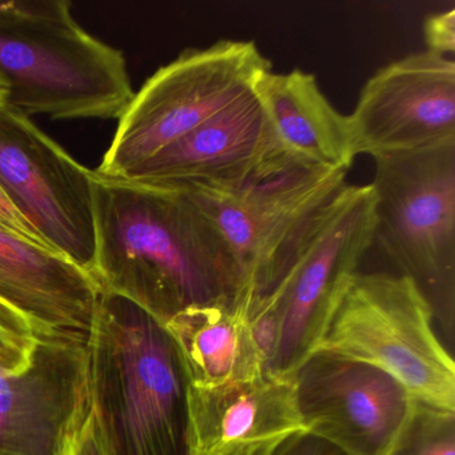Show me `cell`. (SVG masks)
I'll return each instance as SVG.
<instances>
[{"instance_id":"7","label":"cell","mask_w":455,"mask_h":455,"mask_svg":"<svg viewBox=\"0 0 455 455\" xmlns=\"http://www.w3.org/2000/svg\"><path fill=\"white\" fill-rule=\"evenodd\" d=\"M374 231L370 185H346L322 209L268 291L275 295L282 314L281 343L268 371L294 377L315 354L362 258L374 243Z\"/></svg>"},{"instance_id":"23","label":"cell","mask_w":455,"mask_h":455,"mask_svg":"<svg viewBox=\"0 0 455 455\" xmlns=\"http://www.w3.org/2000/svg\"><path fill=\"white\" fill-rule=\"evenodd\" d=\"M0 225L6 226L10 230L15 231V233L20 234V235L26 236V238L33 239V241L38 242V243L44 244L41 238H39L38 234L34 231V228L26 222L25 218L10 204L2 188H0Z\"/></svg>"},{"instance_id":"20","label":"cell","mask_w":455,"mask_h":455,"mask_svg":"<svg viewBox=\"0 0 455 455\" xmlns=\"http://www.w3.org/2000/svg\"><path fill=\"white\" fill-rule=\"evenodd\" d=\"M426 50L435 54L452 55L455 52V9L430 15L423 26Z\"/></svg>"},{"instance_id":"12","label":"cell","mask_w":455,"mask_h":455,"mask_svg":"<svg viewBox=\"0 0 455 455\" xmlns=\"http://www.w3.org/2000/svg\"><path fill=\"white\" fill-rule=\"evenodd\" d=\"M294 378L308 433L345 455H387L414 409L401 383L361 362L316 353Z\"/></svg>"},{"instance_id":"22","label":"cell","mask_w":455,"mask_h":455,"mask_svg":"<svg viewBox=\"0 0 455 455\" xmlns=\"http://www.w3.org/2000/svg\"><path fill=\"white\" fill-rule=\"evenodd\" d=\"M274 455H345V452L314 434L302 433L284 442Z\"/></svg>"},{"instance_id":"19","label":"cell","mask_w":455,"mask_h":455,"mask_svg":"<svg viewBox=\"0 0 455 455\" xmlns=\"http://www.w3.org/2000/svg\"><path fill=\"white\" fill-rule=\"evenodd\" d=\"M38 334L22 316L0 305V372L23 369L30 361Z\"/></svg>"},{"instance_id":"15","label":"cell","mask_w":455,"mask_h":455,"mask_svg":"<svg viewBox=\"0 0 455 455\" xmlns=\"http://www.w3.org/2000/svg\"><path fill=\"white\" fill-rule=\"evenodd\" d=\"M100 295L89 271L0 225V305L36 334L89 340Z\"/></svg>"},{"instance_id":"14","label":"cell","mask_w":455,"mask_h":455,"mask_svg":"<svg viewBox=\"0 0 455 455\" xmlns=\"http://www.w3.org/2000/svg\"><path fill=\"white\" fill-rule=\"evenodd\" d=\"M188 409L191 455H274L308 433L295 378L270 371L215 388L188 385Z\"/></svg>"},{"instance_id":"8","label":"cell","mask_w":455,"mask_h":455,"mask_svg":"<svg viewBox=\"0 0 455 455\" xmlns=\"http://www.w3.org/2000/svg\"><path fill=\"white\" fill-rule=\"evenodd\" d=\"M346 175L299 166L231 193L186 188L228 243L252 302L278 283L319 212L345 188Z\"/></svg>"},{"instance_id":"10","label":"cell","mask_w":455,"mask_h":455,"mask_svg":"<svg viewBox=\"0 0 455 455\" xmlns=\"http://www.w3.org/2000/svg\"><path fill=\"white\" fill-rule=\"evenodd\" d=\"M299 166L307 164L279 140L252 89L121 180L231 193Z\"/></svg>"},{"instance_id":"18","label":"cell","mask_w":455,"mask_h":455,"mask_svg":"<svg viewBox=\"0 0 455 455\" xmlns=\"http://www.w3.org/2000/svg\"><path fill=\"white\" fill-rule=\"evenodd\" d=\"M387 455H455V412L415 401L406 426Z\"/></svg>"},{"instance_id":"2","label":"cell","mask_w":455,"mask_h":455,"mask_svg":"<svg viewBox=\"0 0 455 455\" xmlns=\"http://www.w3.org/2000/svg\"><path fill=\"white\" fill-rule=\"evenodd\" d=\"M89 348L90 409L105 455H191L188 382L166 327L102 292Z\"/></svg>"},{"instance_id":"6","label":"cell","mask_w":455,"mask_h":455,"mask_svg":"<svg viewBox=\"0 0 455 455\" xmlns=\"http://www.w3.org/2000/svg\"><path fill=\"white\" fill-rule=\"evenodd\" d=\"M271 70L254 42L223 39L206 49L185 50L134 92L95 172L126 178L249 94Z\"/></svg>"},{"instance_id":"4","label":"cell","mask_w":455,"mask_h":455,"mask_svg":"<svg viewBox=\"0 0 455 455\" xmlns=\"http://www.w3.org/2000/svg\"><path fill=\"white\" fill-rule=\"evenodd\" d=\"M374 242L455 335V142L374 159Z\"/></svg>"},{"instance_id":"9","label":"cell","mask_w":455,"mask_h":455,"mask_svg":"<svg viewBox=\"0 0 455 455\" xmlns=\"http://www.w3.org/2000/svg\"><path fill=\"white\" fill-rule=\"evenodd\" d=\"M0 188L47 247L90 273L92 170L6 100H0Z\"/></svg>"},{"instance_id":"3","label":"cell","mask_w":455,"mask_h":455,"mask_svg":"<svg viewBox=\"0 0 455 455\" xmlns=\"http://www.w3.org/2000/svg\"><path fill=\"white\" fill-rule=\"evenodd\" d=\"M0 76L28 116L119 119L134 97L121 50L87 33L68 0L0 2Z\"/></svg>"},{"instance_id":"13","label":"cell","mask_w":455,"mask_h":455,"mask_svg":"<svg viewBox=\"0 0 455 455\" xmlns=\"http://www.w3.org/2000/svg\"><path fill=\"white\" fill-rule=\"evenodd\" d=\"M89 412V340L38 335L23 369L0 372V455H60Z\"/></svg>"},{"instance_id":"1","label":"cell","mask_w":455,"mask_h":455,"mask_svg":"<svg viewBox=\"0 0 455 455\" xmlns=\"http://www.w3.org/2000/svg\"><path fill=\"white\" fill-rule=\"evenodd\" d=\"M95 255L103 294L166 324L188 308L250 299L228 243L182 186L92 170Z\"/></svg>"},{"instance_id":"24","label":"cell","mask_w":455,"mask_h":455,"mask_svg":"<svg viewBox=\"0 0 455 455\" xmlns=\"http://www.w3.org/2000/svg\"><path fill=\"white\" fill-rule=\"evenodd\" d=\"M7 94H9V89H7L6 81L0 76V100H6Z\"/></svg>"},{"instance_id":"16","label":"cell","mask_w":455,"mask_h":455,"mask_svg":"<svg viewBox=\"0 0 455 455\" xmlns=\"http://www.w3.org/2000/svg\"><path fill=\"white\" fill-rule=\"evenodd\" d=\"M254 92L279 140L302 164L348 172L356 158L350 118L330 103L313 74L271 70Z\"/></svg>"},{"instance_id":"17","label":"cell","mask_w":455,"mask_h":455,"mask_svg":"<svg viewBox=\"0 0 455 455\" xmlns=\"http://www.w3.org/2000/svg\"><path fill=\"white\" fill-rule=\"evenodd\" d=\"M250 300L188 308L164 324L188 385L215 388L246 382L265 370L249 324Z\"/></svg>"},{"instance_id":"11","label":"cell","mask_w":455,"mask_h":455,"mask_svg":"<svg viewBox=\"0 0 455 455\" xmlns=\"http://www.w3.org/2000/svg\"><path fill=\"white\" fill-rule=\"evenodd\" d=\"M350 118L356 156L374 159L455 142V63L425 52L379 68Z\"/></svg>"},{"instance_id":"21","label":"cell","mask_w":455,"mask_h":455,"mask_svg":"<svg viewBox=\"0 0 455 455\" xmlns=\"http://www.w3.org/2000/svg\"><path fill=\"white\" fill-rule=\"evenodd\" d=\"M60 455H105L95 427L92 409L66 442Z\"/></svg>"},{"instance_id":"5","label":"cell","mask_w":455,"mask_h":455,"mask_svg":"<svg viewBox=\"0 0 455 455\" xmlns=\"http://www.w3.org/2000/svg\"><path fill=\"white\" fill-rule=\"evenodd\" d=\"M316 353L361 362L401 383L420 403L455 412V363L430 305L403 275L356 273Z\"/></svg>"}]
</instances>
